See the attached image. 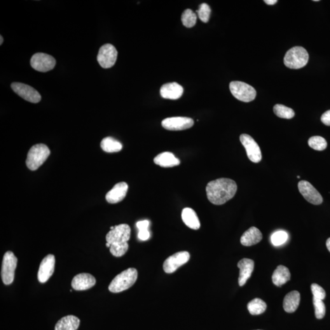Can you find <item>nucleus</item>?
Returning a JSON list of instances; mask_svg holds the SVG:
<instances>
[{
	"mask_svg": "<svg viewBox=\"0 0 330 330\" xmlns=\"http://www.w3.org/2000/svg\"><path fill=\"white\" fill-rule=\"evenodd\" d=\"M237 190L236 182L227 178H220L208 183L206 193L208 200L215 205H222L231 200Z\"/></svg>",
	"mask_w": 330,
	"mask_h": 330,
	"instance_id": "f257e3e1",
	"label": "nucleus"
},
{
	"mask_svg": "<svg viewBox=\"0 0 330 330\" xmlns=\"http://www.w3.org/2000/svg\"><path fill=\"white\" fill-rule=\"evenodd\" d=\"M138 278L137 269L129 268L119 273L110 283L109 291L113 293H119L126 291L135 284Z\"/></svg>",
	"mask_w": 330,
	"mask_h": 330,
	"instance_id": "f03ea898",
	"label": "nucleus"
},
{
	"mask_svg": "<svg viewBox=\"0 0 330 330\" xmlns=\"http://www.w3.org/2000/svg\"><path fill=\"white\" fill-rule=\"evenodd\" d=\"M50 154V151L46 145L38 144L30 149L28 154L26 164L30 170L35 171L43 165Z\"/></svg>",
	"mask_w": 330,
	"mask_h": 330,
	"instance_id": "7ed1b4c3",
	"label": "nucleus"
},
{
	"mask_svg": "<svg viewBox=\"0 0 330 330\" xmlns=\"http://www.w3.org/2000/svg\"><path fill=\"white\" fill-rule=\"evenodd\" d=\"M309 54L302 47H295L287 51L284 58L285 66L290 69H299L308 64Z\"/></svg>",
	"mask_w": 330,
	"mask_h": 330,
	"instance_id": "20e7f679",
	"label": "nucleus"
},
{
	"mask_svg": "<svg viewBox=\"0 0 330 330\" xmlns=\"http://www.w3.org/2000/svg\"><path fill=\"white\" fill-rule=\"evenodd\" d=\"M232 94L240 101L250 102L255 99L256 91L253 87L239 81H232L229 85Z\"/></svg>",
	"mask_w": 330,
	"mask_h": 330,
	"instance_id": "39448f33",
	"label": "nucleus"
},
{
	"mask_svg": "<svg viewBox=\"0 0 330 330\" xmlns=\"http://www.w3.org/2000/svg\"><path fill=\"white\" fill-rule=\"evenodd\" d=\"M17 262V257L13 252L8 251L4 254L1 268V278L4 284L9 285L13 283Z\"/></svg>",
	"mask_w": 330,
	"mask_h": 330,
	"instance_id": "423d86ee",
	"label": "nucleus"
},
{
	"mask_svg": "<svg viewBox=\"0 0 330 330\" xmlns=\"http://www.w3.org/2000/svg\"><path fill=\"white\" fill-rule=\"evenodd\" d=\"M131 229L127 224L114 226L106 236L107 242L110 245H123L127 243L130 238Z\"/></svg>",
	"mask_w": 330,
	"mask_h": 330,
	"instance_id": "0eeeda50",
	"label": "nucleus"
},
{
	"mask_svg": "<svg viewBox=\"0 0 330 330\" xmlns=\"http://www.w3.org/2000/svg\"><path fill=\"white\" fill-rule=\"evenodd\" d=\"M118 51L113 45L105 44L100 48L97 60L100 66L104 69L113 67L115 64Z\"/></svg>",
	"mask_w": 330,
	"mask_h": 330,
	"instance_id": "6e6552de",
	"label": "nucleus"
},
{
	"mask_svg": "<svg viewBox=\"0 0 330 330\" xmlns=\"http://www.w3.org/2000/svg\"><path fill=\"white\" fill-rule=\"evenodd\" d=\"M31 65L36 71L47 72L52 70L56 65L55 58L48 54L37 53L31 57Z\"/></svg>",
	"mask_w": 330,
	"mask_h": 330,
	"instance_id": "1a4fd4ad",
	"label": "nucleus"
},
{
	"mask_svg": "<svg viewBox=\"0 0 330 330\" xmlns=\"http://www.w3.org/2000/svg\"><path fill=\"white\" fill-rule=\"evenodd\" d=\"M11 88L17 95L28 102L37 104L41 101V94L31 86L24 83L15 82L11 84Z\"/></svg>",
	"mask_w": 330,
	"mask_h": 330,
	"instance_id": "9d476101",
	"label": "nucleus"
},
{
	"mask_svg": "<svg viewBox=\"0 0 330 330\" xmlns=\"http://www.w3.org/2000/svg\"><path fill=\"white\" fill-rule=\"evenodd\" d=\"M240 140L246 149L250 160L255 163L260 162L262 160L261 149L251 136L247 134L241 135Z\"/></svg>",
	"mask_w": 330,
	"mask_h": 330,
	"instance_id": "9b49d317",
	"label": "nucleus"
},
{
	"mask_svg": "<svg viewBox=\"0 0 330 330\" xmlns=\"http://www.w3.org/2000/svg\"><path fill=\"white\" fill-rule=\"evenodd\" d=\"M189 252H178L166 259L163 264V270L167 273H172L186 264L189 260Z\"/></svg>",
	"mask_w": 330,
	"mask_h": 330,
	"instance_id": "f8f14e48",
	"label": "nucleus"
},
{
	"mask_svg": "<svg viewBox=\"0 0 330 330\" xmlns=\"http://www.w3.org/2000/svg\"><path fill=\"white\" fill-rule=\"evenodd\" d=\"M193 125V119L187 117H172L163 119L161 122V126L164 128L173 131L188 129Z\"/></svg>",
	"mask_w": 330,
	"mask_h": 330,
	"instance_id": "ddd939ff",
	"label": "nucleus"
},
{
	"mask_svg": "<svg viewBox=\"0 0 330 330\" xmlns=\"http://www.w3.org/2000/svg\"><path fill=\"white\" fill-rule=\"evenodd\" d=\"M298 187L301 195L308 202L314 205L321 204L323 202L322 196L310 182L306 181H299Z\"/></svg>",
	"mask_w": 330,
	"mask_h": 330,
	"instance_id": "4468645a",
	"label": "nucleus"
},
{
	"mask_svg": "<svg viewBox=\"0 0 330 330\" xmlns=\"http://www.w3.org/2000/svg\"><path fill=\"white\" fill-rule=\"evenodd\" d=\"M55 257L53 254H48L40 264L37 278L41 283H45L53 275L55 270Z\"/></svg>",
	"mask_w": 330,
	"mask_h": 330,
	"instance_id": "2eb2a0df",
	"label": "nucleus"
},
{
	"mask_svg": "<svg viewBox=\"0 0 330 330\" xmlns=\"http://www.w3.org/2000/svg\"><path fill=\"white\" fill-rule=\"evenodd\" d=\"M96 280L90 273H79L73 278L72 286L76 291H85L94 286Z\"/></svg>",
	"mask_w": 330,
	"mask_h": 330,
	"instance_id": "dca6fc26",
	"label": "nucleus"
},
{
	"mask_svg": "<svg viewBox=\"0 0 330 330\" xmlns=\"http://www.w3.org/2000/svg\"><path fill=\"white\" fill-rule=\"evenodd\" d=\"M237 266L240 269L238 284L240 286H243L251 277L252 271H254V263L251 259L244 258L238 262Z\"/></svg>",
	"mask_w": 330,
	"mask_h": 330,
	"instance_id": "f3484780",
	"label": "nucleus"
},
{
	"mask_svg": "<svg viewBox=\"0 0 330 330\" xmlns=\"http://www.w3.org/2000/svg\"><path fill=\"white\" fill-rule=\"evenodd\" d=\"M128 185L126 182H120L115 185L106 195V200L110 204H116L123 201L127 195Z\"/></svg>",
	"mask_w": 330,
	"mask_h": 330,
	"instance_id": "a211bd4d",
	"label": "nucleus"
},
{
	"mask_svg": "<svg viewBox=\"0 0 330 330\" xmlns=\"http://www.w3.org/2000/svg\"><path fill=\"white\" fill-rule=\"evenodd\" d=\"M183 93L184 88L175 82L165 84L160 89L161 97L167 99L177 100L181 97Z\"/></svg>",
	"mask_w": 330,
	"mask_h": 330,
	"instance_id": "6ab92c4d",
	"label": "nucleus"
},
{
	"mask_svg": "<svg viewBox=\"0 0 330 330\" xmlns=\"http://www.w3.org/2000/svg\"><path fill=\"white\" fill-rule=\"evenodd\" d=\"M263 239V235L259 229L251 227L245 231L240 238V242L245 247L257 244Z\"/></svg>",
	"mask_w": 330,
	"mask_h": 330,
	"instance_id": "aec40b11",
	"label": "nucleus"
},
{
	"mask_svg": "<svg viewBox=\"0 0 330 330\" xmlns=\"http://www.w3.org/2000/svg\"><path fill=\"white\" fill-rule=\"evenodd\" d=\"M154 163L163 168L174 167L179 165L180 160L175 157L174 154L170 152L158 154L154 160Z\"/></svg>",
	"mask_w": 330,
	"mask_h": 330,
	"instance_id": "412c9836",
	"label": "nucleus"
},
{
	"mask_svg": "<svg viewBox=\"0 0 330 330\" xmlns=\"http://www.w3.org/2000/svg\"><path fill=\"white\" fill-rule=\"evenodd\" d=\"M182 219L183 220L184 223L189 228L194 229V230H198L200 228V220H199L195 210L191 209V208H185L182 210Z\"/></svg>",
	"mask_w": 330,
	"mask_h": 330,
	"instance_id": "4be33fe9",
	"label": "nucleus"
},
{
	"mask_svg": "<svg viewBox=\"0 0 330 330\" xmlns=\"http://www.w3.org/2000/svg\"><path fill=\"white\" fill-rule=\"evenodd\" d=\"M300 301V294L298 291H294L288 293L283 301V308L285 312L294 313L298 308Z\"/></svg>",
	"mask_w": 330,
	"mask_h": 330,
	"instance_id": "5701e85b",
	"label": "nucleus"
},
{
	"mask_svg": "<svg viewBox=\"0 0 330 330\" xmlns=\"http://www.w3.org/2000/svg\"><path fill=\"white\" fill-rule=\"evenodd\" d=\"M79 324L80 320L76 316H65L57 323L55 330H77Z\"/></svg>",
	"mask_w": 330,
	"mask_h": 330,
	"instance_id": "b1692460",
	"label": "nucleus"
},
{
	"mask_svg": "<svg viewBox=\"0 0 330 330\" xmlns=\"http://www.w3.org/2000/svg\"><path fill=\"white\" fill-rule=\"evenodd\" d=\"M291 280V273L286 267L279 266L274 271L272 282L277 286L281 287Z\"/></svg>",
	"mask_w": 330,
	"mask_h": 330,
	"instance_id": "393cba45",
	"label": "nucleus"
},
{
	"mask_svg": "<svg viewBox=\"0 0 330 330\" xmlns=\"http://www.w3.org/2000/svg\"><path fill=\"white\" fill-rule=\"evenodd\" d=\"M103 151L108 153H118L123 148L120 142L112 137H107L102 140L100 143Z\"/></svg>",
	"mask_w": 330,
	"mask_h": 330,
	"instance_id": "a878e982",
	"label": "nucleus"
},
{
	"mask_svg": "<svg viewBox=\"0 0 330 330\" xmlns=\"http://www.w3.org/2000/svg\"><path fill=\"white\" fill-rule=\"evenodd\" d=\"M248 310L251 315H259L265 312L267 305L263 299H255L248 304Z\"/></svg>",
	"mask_w": 330,
	"mask_h": 330,
	"instance_id": "bb28decb",
	"label": "nucleus"
},
{
	"mask_svg": "<svg viewBox=\"0 0 330 330\" xmlns=\"http://www.w3.org/2000/svg\"><path fill=\"white\" fill-rule=\"evenodd\" d=\"M273 111L276 115L281 118L291 119L295 116L293 110L283 105H275L273 107Z\"/></svg>",
	"mask_w": 330,
	"mask_h": 330,
	"instance_id": "cd10ccee",
	"label": "nucleus"
},
{
	"mask_svg": "<svg viewBox=\"0 0 330 330\" xmlns=\"http://www.w3.org/2000/svg\"><path fill=\"white\" fill-rule=\"evenodd\" d=\"M181 20L185 27L192 28L196 24L197 16L191 9H187L182 13Z\"/></svg>",
	"mask_w": 330,
	"mask_h": 330,
	"instance_id": "c85d7f7f",
	"label": "nucleus"
},
{
	"mask_svg": "<svg viewBox=\"0 0 330 330\" xmlns=\"http://www.w3.org/2000/svg\"><path fill=\"white\" fill-rule=\"evenodd\" d=\"M308 144L311 148L315 151H324L327 147V142L324 138L319 136H314L308 140Z\"/></svg>",
	"mask_w": 330,
	"mask_h": 330,
	"instance_id": "c756f323",
	"label": "nucleus"
},
{
	"mask_svg": "<svg viewBox=\"0 0 330 330\" xmlns=\"http://www.w3.org/2000/svg\"><path fill=\"white\" fill-rule=\"evenodd\" d=\"M200 19L203 22L207 23L209 22L210 14H211V9L207 3L201 4L199 6L198 10L196 11Z\"/></svg>",
	"mask_w": 330,
	"mask_h": 330,
	"instance_id": "7c9ffc66",
	"label": "nucleus"
},
{
	"mask_svg": "<svg viewBox=\"0 0 330 330\" xmlns=\"http://www.w3.org/2000/svg\"><path fill=\"white\" fill-rule=\"evenodd\" d=\"M288 239V235L286 232L279 231L273 233L271 237V243L274 246H278L284 244Z\"/></svg>",
	"mask_w": 330,
	"mask_h": 330,
	"instance_id": "2f4dec72",
	"label": "nucleus"
},
{
	"mask_svg": "<svg viewBox=\"0 0 330 330\" xmlns=\"http://www.w3.org/2000/svg\"><path fill=\"white\" fill-rule=\"evenodd\" d=\"M313 305L315 308V315L318 319H322L324 317L326 308L324 301L322 299H319L313 297Z\"/></svg>",
	"mask_w": 330,
	"mask_h": 330,
	"instance_id": "473e14b6",
	"label": "nucleus"
},
{
	"mask_svg": "<svg viewBox=\"0 0 330 330\" xmlns=\"http://www.w3.org/2000/svg\"><path fill=\"white\" fill-rule=\"evenodd\" d=\"M128 249V243L123 245H112L110 248V251L114 256L119 257L124 256Z\"/></svg>",
	"mask_w": 330,
	"mask_h": 330,
	"instance_id": "72a5a7b5",
	"label": "nucleus"
},
{
	"mask_svg": "<svg viewBox=\"0 0 330 330\" xmlns=\"http://www.w3.org/2000/svg\"><path fill=\"white\" fill-rule=\"evenodd\" d=\"M311 289L314 298L322 299V300L325 299V297H326V292L319 285L314 283V284H311Z\"/></svg>",
	"mask_w": 330,
	"mask_h": 330,
	"instance_id": "f704fd0d",
	"label": "nucleus"
},
{
	"mask_svg": "<svg viewBox=\"0 0 330 330\" xmlns=\"http://www.w3.org/2000/svg\"><path fill=\"white\" fill-rule=\"evenodd\" d=\"M150 236V233L148 229H144V230L139 231V235H138V237H139V239L145 241L148 240Z\"/></svg>",
	"mask_w": 330,
	"mask_h": 330,
	"instance_id": "c9c22d12",
	"label": "nucleus"
},
{
	"mask_svg": "<svg viewBox=\"0 0 330 330\" xmlns=\"http://www.w3.org/2000/svg\"><path fill=\"white\" fill-rule=\"evenodd\" d=\"M149 226V221L148 220H143V221H140L137 222V227L139 231L144 230V229H148Z\"/></svg>",
	"mask_w": 330,
	"mask_h": 330,
	"instance_id": "e433bc0d",
	"label": "nucleus"
},
{
	"mask_svg": "<svg viewBox=\"0 0 330 330\" xmlns=\"http://www.w3.org/2000/svg\"><path fill=\"white\" fill-rule=\"evenodd\" d=\"M321 121L325 125L330 126V110L322 114Z\"/></svg>",
	"mask_w": 330,
	"mask_h": 330,
	"instance_id": "4c0bfd02",
	"label": "nucleus"
},
{
	"mask_svg": "<svg viewBox=\"0 0 330 330\" xmlns=\"http://www.w3.org/2000/svg\"><path fill=\"white\" fill-rule=\"evenodd\" d=\"M266 4H268V5H273L277 3V0H265L264 1Z\"/></svg>",
	"mask_w": 330,
	"mask_h": 330,
	"instance_id": "58836bf2",
	"label": "nucleus"
},
{
	"mask_svg": "<svg viewBox=\"0 0 330 330\" xmlns=\"http://www.w3.org/2000/svg\"><path fill=\"white\" fill-rule=\"evenodd\" d=\"M326 245L328 250H329V251L330 252V238L327 240Z\"/></svg>",
	"mask_w": 330,
	"mask_h": 330,
	"instance_id": "ea45409f",
	"label": "nucleus"
},
{
	"mask_svg": "<svg viewBox=\"0 0 330 330\" xmlns=\"http://www.w3.org/2000/svg\"><path fill=\"white\" fill-rule=\"evenodd\" d=\"M0 39H1V42H0V45L1 46L2 44H3V36H2L1 35V36H0Z\"/></svg>",
	"mask_w": 330,
	"mask_h": 330,
	"instance_id": "a19ab883",
	"label": "nucleus"
},
{
	"mask_svg": "<svg viewBox=\"0 0 330 330\" xmlns=\"http://www.w3.org/2000/svg\"><path fill=\"white\" fill-rule=\"evenodd\" d=\"M106 246H107V247H108V248H110V247H111V245H110V243H108V242H107V243H106Z\"/></svg>",
	"mask_w": 330,
	"mask_h": 330,
	"instance_id": "79ce46f5",
	"label": "nucleus"
},
{
	"mask_svg": "<svg viewBox=\"0 0 330 330\" xmlns=\"http://www.w3.org/2000/svg\"><path fill=\"white\" fill-rule=\"evenodd\" d=\"M297 178H299H299H300V177H299V175H298V176H297Z\"/></svg>",
	"mask_w": 330,
	"mask_h": 330,
	"instance_id": "37998d69",
	"label": "nucleus"
}]
</instances>
